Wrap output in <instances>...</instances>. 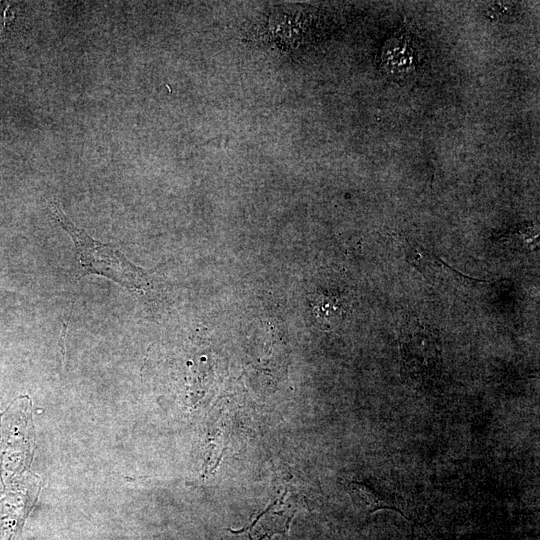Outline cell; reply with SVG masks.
Returning <instances> with one entry per match:
<instances>
[{
	"instance_id": "obj_1",
	"label": "cell",
	"mask_w": 540,
	"mask_h": 540,
	"mask_svg": "<svg viewBox=\"0 0 540 540\" xmlns=\"http://www.w3.org/2000/svg\"><path fill=\"white\" fill-rule=\"evenodd\" d=\"M52 218L71 236L77 250L80 276L98 274L127 289L146 294L151 288L149 274L130 263L115 247L92 239L64 214L59 203H47Z\"/></svg>"
},
{
	"instance_id": "obj_3",
	"label": "cell",
	"mask_w": 540,
	"mask_h": 540,
	"mask_svg": "<svg viewBox=\"0 0 540 540\" xmlns=\"http://www.w3.org/2000/svg\"><path fill=\"white\" fill-rule=\"evenodd\" d=\"M347 490L354 505L366 514H371L379 509L398 510L366 484L351 482L348 484Z\"/></svg>"
},
{
	"instance_id": "obj_2",
	"label": "cell",
	"mask_w": 540,
	"mask_h": 540,
	"mask_svg": "<svg viewBox=\"0 0 540 540\" xmlns=\"http://www.w3.org/2000/svg\"><path fill=\"white\" fill-rule=\"evenodd\" d=\"M415 53L406 35L390 38L383 48L382 63L391 74H407L414 65Z\"/></svg>"
},
{
	"instance_id": "obj_4",
	"label": "cell",
	"mask_w": 540,
	"mask_h": 540,
	"mask_svg": "<svg viewBox=\"0 0 540 540\" xmlns=\"http://www.w3.org/2000/svg\"><path fill=\"white\" fill-rule=\"evenodd\" d=\"M315 308L319 320L326 315L322 323L333 325L341 318V307L335 298L323 297Z\"/></svg>"
}]
</instances>
